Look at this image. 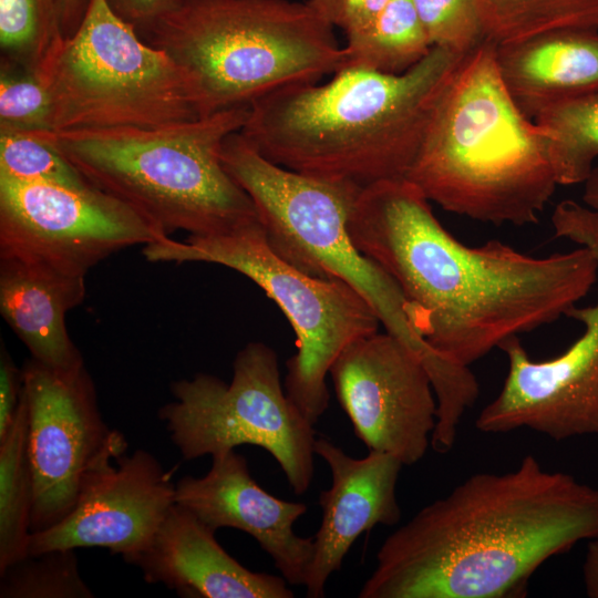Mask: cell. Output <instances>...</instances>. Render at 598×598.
Segmentation results:
<instances>
[{
    "label": "cell",
    "instance_id": "14",
    "mask_svg": "<svg viewBox=\"0 0 598 598\" xmlns=\"http://www.w3.org/2000/svg\"><path fill=\"white\" fill-rule=\"evenodd\" d=\"M338 401L369 451L413 465L425 455L437 401L420 358L379 331L346 347L330 368Z\"/></svg>",
    "mask_w": 598,
    "mask_h": 598
},
{
    "label": "cell",
    "instance_id": "25",
    "mask_svg": "<svg viewBox=\"0 0 598 598\" xmlns=\"http://www.w3.org/2000/svg\"><path fill=\"white\" fill-rule=\"evenodd\" d=\"M61 38L58 0H0L1 63L37 72Z\"/></svg>",
    "mask_w": 598,
    "mask_h": 598
},
{
    "label": "cell",
    "instance_id": "17",
    "mask_svg": "<svg viewBox=\"0 0 598 598\" xmlns=\"http://www.w3.org/2000/svg\"><path fill=\"white\" fill-rule=\"evenodd\" d=\"M315 454L328 464L331 485L319 495L322 518L312 536L313 553L303 587L307 597L322 598L328 579L341 569L362 533L400 522L396 484L403 464L375 451L355 458L326 437L316 439Z\"/></svg>",
    "mask_w": 598,
    "mask_h": 598
},
{
    "label": "cell",
    "instance_id": "20",
    "mask_svg": "<svg viewBox=\"0 0 598 598\" xmlns=\"http://www.w3.org/2000/svg\"><path fill=\"white\" fill-rule=\"evenodd\" d=\"M501 78L534 120L561 101L598 91V30L557 29L496 44Z\"/></svg>",
    "mask_w": 598,
    "mask_h": 598
},
{
    "label": "cell",
    "instance_id": "18",
    "mask_svg": "<svg viewBox=\"0 0 598 598\" xmlns=\"http://www.w3.org/2000/svg\"><path fill=\"white\" fill-rule=\"evenodd\" d=\"M216 530L174 504L153 537L125 561L150 584L184 598H292L282 576L251 571L230 556Z\"/></svg>",
    "mask_w": 598,
    "mask_h": 598
},
{
    "label": "cell",
    "instance_id": "28",
    "mask_svg": "<svg viewBox=\"0 0 598 598\" xmlns=\"http://www.w3.org/2000/svg\"><path fill=\"white\" fill-rule=\"evenodd\" d=\"M432 47L466 54L485 41L480 0H413Z\"/></svg>",
    "mask_w": 598,
    "mask_h": 598
},
{
    "label": "cell",
    "instance_id": "6",
    "mask_svg": "<svg viewBox=\"0 0 598 598\" xmlns=\"http://www.w3.org/2000/svg\"><path fill=\"white\" fill-rule=\"evenodd\" d=\"M248 106L155 128L33 132L92 186L132 206L165 235H213L259 220L247 192L224 166L225 140Z\"/></svg>",
    "mask_w": 598,
    "mask_h": 598
},
{
    "label": "cell",
    "instance_id": "1",
    "mask_svg": "<svg viewBox=\"0 0 598 598\" xmlns=\"http://www.w3.org/2000/svg\"><path fill=\"white\" fill-rule=\"evenodd\" d=\"M348 230L396 282L419 336L468 368L508 338L565 317L598 280L597 260L582 246L534 257L496 239L461 243L404 178L363 187Z\"/></svg>",
    "mask_w": 598,
    "mask_h": 598
},
{
    "label": "cell",
    "instance_id": "10",
    "mask_svg": "<svg viewBox=\"0 0 598 598\" xmlns=\"http://www.w3.org/2000/svg\"><path fill=\"white\" fill-rule=\"evenodd\" d=\"M174 400L158 417L184 461L249 444L279 464L293 493L307 492L315 472L316 431L281 384L277 353L247 343L235 357L233 378L197 373L171 385Z\"/></svg>",
    "mask_w": 598,
    "mask_h": 598
},
{
    "label": "cell",
    "instance_id": "23",
    "mask_svg": "<svg viewBox=\"0 0 598 598\" xmlns=\"http://www.w3.org/2000/svg\"><path fill=\"white\" fill-rule=\"evenodd\" d=\"M534 121L548 133L558 185L585 183L598 158V91L554 104Z\"/></svg>",
    "mask_w": 598,
    "mask_h": 598
},
{
    "label": "cell",
    "instance_id": "31",
    "mask_svg": "<svg viewBox=\"0 0 598 598\" xmlns=\"http://www.w3.org/2000/svg\"><path fill=\"white\" fill-rule=\"evenodd\" d=\"M22 384V369L16 365L2 344L0 353V439L6 435L16 419Z\"/></svg>",
    "mask_w": 598,
    "mask_h": 598
},
{
    "label": "cell",
    "instance_id": "13",
    "mask_svg": "<svg viewBox=\"0 0 598 598\" xmlns=\"http://www.w3.org/2000/svg\"><path fill=\"white\" fill-rule=\"evenodd\" d=\"M28 408V450L34 501L31 534L50 528L75 506L90 473L127 448L97 405L85 364L55 370L29 359L22 367Z\"/></svg>",
    "mask_w": 598,
    "mask_h": 598
},
{
    "label": "cell",
    "instance_id": "30",
    "mask_svg": "<svg viewBox=\"0 0 598 598\" xmlns=\"http://www.w3.org/2000/svg\"><path fill=\"white\" fill-rule=\"evenodd\" d=\"M390 0H307L315 12L346 34L368 24Z\"/></svg>",
    "mask_w": 598,
    "mask_h": 598
},
{
    "label": "cell",
    "instance_id": "2",
    "mask_svg": "<svg viewBox=\"0 0 598 598\" xmlns=\"http://www.w3.org/2000/svg\"><path fill=\"white\" fill-rule=\"evenodd\" d=\"M598 538V488L526 455L476 473L390 534L360 598H506L549 558Z\"/></svg>",
    "mask_w": 598,
    "mask_h": 598
},
{
    "label": "cell",
    "instance_id": "5",
    "mask_svg": "<svg viewBox=\"0 0 598 598\" xmlns=\"http://www.w3.org/2000/svg\"><path fill=\"white\" fill-rule=\"evenodd\" d=\"M221 159L252 199L270 248L307 275L354 289L385 331L423 362L442 412H457L475 399L480 385L470 368L445 359L419 336L412 307L396 282L353 244L348 220L361 187L277 165L240 132L225 140Z\"/></svg>",
    "mask_w": 598,
    "mask_h": 598
},
{
    "label": "cell",
    "instance_id": "19",
    "mask_svg": "<svg viewBox=\"0 0 598 598\" xmlns=\"http://www.w3.org/2000/svg\"><path fill=\"white\" fill-rule=\"evenodd\" d=\"M85 297V277L49 264L0 257V311L31 358L55 370L84 364L65 318Z\"/></svg>",
    "mask_w": 598,
    "mask_h": 598
},
{
    "label": "cell",
    "instance_id": "27",
    "mask_svg": "<svg viewBox=\"0 0 598 598\" xmlns=\"http://www.w3.org/2000/svg\"><path fill=\"white\" fill-rule=\"evenodd\" d=\"M0 175L73 187L91 185L50 143L33 132L0 126Z\"/></svg>",
    "mask_w": 598,
    "mask_h": 598
},
{
    "label": "cell",
    "instance_id": "9",
    "mask_svg": "<svg viewBox=\"0 0 598 598\" xmlns=\"http://www.w3.org/2000/svg\"><path fill=\"white\" fill-rule=\"evenodd\" d=\"M152 262H209L231 268L252 280L282 310L297 338V352L286 361L285 391L316 425L329 406L327 374L351 342L379 330L380 320L367 301L337 279L307 275L269 246L259 220L213 235L167 237L144 246Z\"/></svg>",
    "mask_w": 598,
    "mask_h": 598
},
{
    "label": "cell",
    "instance_id": "4",
    "mask_svg": "<svg viewBox=\"0 0 598 598\" xmlns=\"http://www.w3.org/2000/svg\"><path fill=\"white\" fill-rule=\"evenodd\" d=\"M404 179L453 214L497 226L538 223L558 185L549 137L509 95L495 42L458 62Z\"/></svg>",
    "mask_w": 598,
    "mask_h": 598
},
{
    "label": "cell",
    "instance_id": "11",
    "mask_svg": "<svg viewBox=\"0 0 598 598\" xmlns=\"http://www.w3.org/2000/svg\"><path fill=\"white\" fill-rule=\"evenodd\" d=\"M551 224L555 237L588 248L598 264L597 210L564 199ZM565 317L585 330L554 359L533 360L518 336L498 347L507 357L508 373L497 396L480 412L477 430L497 434L527 427L554 441L598 434V299L574 306Z\"/></svg>",
    "mask_w": 598,
    "mask_h": 598
},
{
    "label": "cell",
    "instance_id": "22",
    "mask_svg": "<svg viewBox=\"0 0 598 598\" xmlns=\"http://www.w3.org/2000/svg\"><path fill=\"white\" fill-rule=\"evenodd\" d=\"M34 501L23 392L16 419L0 439V570L29 551Z\"/></svg>",
    "mask_w": 598,
    "mask_h": 598
},
{
    "label": "cell",
    "instance_id": "3",
    "mask_svg": "<svg viewBox=\"0 0 598 598\" xmlns=\"http://www.w3.org/2000/svg\"><path fill=\"white\" fill-rule=\"evenodd\" d=\"M464 54L433 47L401 74L343 68L252 102L240 130L270 162L361 188L404 178Z\"/></svg>",
    "mask_w": 598,
    "mask_h": 598
},
{
    "label": "cell",
    "instance_id": "24",
    "mask_svg": "<svg viewBox=\"0 0 598 598\" xmlns=\"http://www.w3.org/2000/svg\"><path fill=\"white\" fill-rule=\"evenodd\" d=\"M486 38L496 44L557 29L598 30V0H480Z\"/></svg>",
    "mask_w": 598,
    "mask_h": 598
},
{
    "label": "cell",
    "instance_id": "33",
    "mask_svg": "<svg viewBox=\"0 0 598 598\" xmlns=\"http://www.w3.org/2000/svg\"><path fill=\"white\" fill-rule=\"evenodd\" d=\"M91 0H58V23L62 38L72 37L80 27Z\"/></svg>",
    "mask_w": 598,
    "mask_h": 598
},
{
    "label": "cell",
    "instance_id": "34",
    "mask_svg": "<svg viewBox=\"0 0 598 598\" xmlns=\"http://www.w3.org/2000/svg\"><path fill=\"white\" fill-rule=\"evenodd\" d=\"M582 580L586 595L590 598H598V538L587 542Z\"/></svg>",
    "mask_w": 598,
    "mask_h": 598
},
{
    "label": "cell",
    "instance_id": "8",
    "mask_svg": "<svg viewBox=\"0 0 598 598\" xmlns=\"http://www.w3.org/2000/svg\"><path fill=\"white\" fill-rule=\"evenodd\" d=\"M37 73L51 100L49 132L146 130L200 118L184 70L105 0L90 1L75 33L51 47Z\"/></svg>",
    "mask_w": 598,
    "mask_h": 598
},
{
    "label": "cell",
    "instance_id": "21",
    "mask_svg": "<svg viewBox=\"0 0 598 598\" xmlns=\"http://www.w3.org/2000/svg\"><path fill=\"white\" fill-rule=\"evenodd\" d=\"M346 35L340 69L401 74L433 48L413 0H390L368 24Z\"/></svg>",
    "mask_w": 598,
    "mask_h": 598
},
{
    "label": "cell",
    "instance_id": "7",
    "mask_svg": "<svg viewBox=\"0 0 598 598\" xmlns=\"http://www.w3.org/2000/svg\"><path fill=\"white\" fill-rule=\"evenodd\" d=\"M188 76L199 117L336 73L343 50L308 2L179 0L137 32Z\"/></svg>",
    "mask_w": 598,
    "mask_h": 598
},
{
    "label": "cell",
    "instance_id": "32",
    "mask_svg": "<svg viewBox=\"0 0 598 598\" xmlns=\"http://www.w3.org/2000/svg\"><path fill=\"white\" fill-rule=\"evenodd\" d=\"M110 9L136 32L174 11L179 0H105Z\"/></svg>",
    "mask_w": 598,
    "mask_h": 598
},
{
    "label": "cell",
    "instance_id": "29",
    "mask_svg": "<svg viewBox=\"0 0 598 598\" xmlns=\"http://www.w3.org/2000/svg\"><path fill=\"white\" fill-rule=\"evenodd\" d=\"M0 126L51 130V100L37 72L1 63Z\"/></svg>",
    "mask_w": 598,
    "mask_h": 598
},
{
    "label": "cell",
    "instance_id": "35",
    "mask_svg": "<svg viewBox=\"0 0 598 598\" xmlns=\"http://www.w3.org/2000/svg\"><path fill=\"white\" fill-rule=\"evenodd\" d=\"M584 185L582 200L585 205L598 212V165L594 166Z\"/></svg>",
    "mask_w": 598,
    "mask_h": 598
},
{
    "label": "cell",
    "instance_id": "15",
    "mask_svg": "<svg viewBox=\"0 0 598 598\" xmlns=\"http://www.w3.org/2000/svg\"><path fill=\"white\" fill-rule=\"evenodd\" d=\"M175 492L172 473L147 451L107 458L90 473L65 518L31 534L28 553L103 547L125 560L153 537Z\"/></svg>",
    "mask_w": 598,
    "mask_h": 598
},
{
    "label": "cell",
    "instance_id": "16",
    "mask_svg": "<svg viewBox=\"0 0 598 598\" xmlns=\"http://www.w3.org/2000/svg\"><path fill=\"white\" fill-rule=\"evenodd\" d=\"M212 460L204 476L188 475L176 482V504L215 530L231 527L249 534L289 585L303 586L313 540L298 536L293 525L308 506L265 491L251 477L247 460L235 450Z\"/></svg>",
    "mask_w": 598,
    "mask_h": 598
},
{
    "label": "cell",
    "instance_id": "26",
    "mask_svg": "<svg viewBox=\"0 0 598 598\" xmlns=\"http://www.w3.org/2000/svg\"><path fill=\"white\" fill-rule=\"evenodd\" d=\"M75 549L28 553L0 570V598H92Z\"/></svg>",
    "mask_w": 598,
    "mask_h": 598
},
{
    "label": "cell",
    "instance_id": "12",
    "mask_svg": "<svg viewBox=\"0 0 598 598\" xmlns=\"http://www.w3.org/2000/svg\"><path fill=\"white\" fill-rule=\"evenodd\" d=\"M167 237L132 206L92 185L0 175V257L39 260L85 277L121 249Z\"/></svg>",
    "mask_w": 598,
    "mask_h": 598
}]
</instances>
